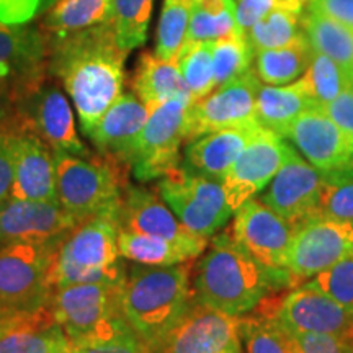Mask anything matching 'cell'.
<instances>
[{"instance_id": "4dcf8cb0", "label": "cell", "mask_w": 353, "mask_h": 353, "mask_svg": "<svg viewBox=\"0 0 353 353\" xmlns=\"http://www.w3.org/2000/svg\"><path fill=\"white\" fill-rule=\"evenodd\" d=\"M303 33L306 34L312 50L334 59L352 76L353 30L316 8L306 7L303 12Z\"/></svg>"}, {"instance_id": "8d00e7d4", "label": "cell", "mask_w": 353, "mask_h": 353, "mask_svg": "<svg viewBox=\"0 0 353 353\" xmlns=\"http://www.w3.org/2000/svg\"><path fill=\"white\" fill-rule=\"evenodd\" d=\"M255 52L245 32H234L213 41V69L216 87L244 76L252 69Z\"/></svg>"}, {"instance_id": "ab89813d", "label": "cell", "mask_w": 353, "mask_h": 353, "mask_svg": "<svg viewBox=\"0 0 353 353\" xmlns=\"http://www.w3.org/2000/svg\"><path fill=\"white\" fill-rule=\"evenodd\" d=\"M193 0H164L156 33V54L175 61L187 41Z\"/></svg>"}, {"instance_id": "7a4b0ae2", "label": "cell", "mask_w": 353, "mask_h": 353, "mask_svg": "<svg viewBox=\"0 0 353 353\" xmlns=\"http://www.w3.org/2000/svg\"><path fill=\"white\" fill-rule=\"evenodd\" d=\"M299 283L288 270H272L223 231L206 247L192 275L193 299L232 316H245L276 291Z\"/></svg>"}, {"instance_id": "6f0895ef", "label": "cell", "mask_w": 353, "mask_h": 353, "mask_svg": "<svg viewBox=\"0 0 353 353\" xmlns=\"http://www.w3.org/2000/svg\"><path fill=\"white\" fill-rule=\"evenodd\" d=\"M352 77H353V70H352Z\"/></svg>"}, {"instance_id": "e0dca14e", "label": "cell", "mask_w": 353, "mask_h": 353, "mask_svg": "<svg viewBox=\"0 0 353 353\" xmlns=\"http://www.w3.org/2000/svg\"><path fill=\"white\" fill-rule=\"evenodd\" d=\"M77 224V219L56 201L10 198L0 208V245L61 244Z\"/></svg>"}, {"instance_id": "6da1fadb", "label": "cell", "mask_w": 353, "mask_h": 353, "mask_svg": "<svg viewBox=\"0 0 353 353\" xmlns=\"http://www.w3.org/2000/svg\"><path fill=\"white\" fill-rule=\"evenodd\" d=\"M48 39V72L59 79L90 134L123 94L128 51L118 44L113 21Z\"/></svg>"}, {"instance_id": "277c9868", "label": "cell", "mask_w": 353, "mask_h": 353, "mask_svg": "<svg viewBox=\"0 0 353 353\" xmlns=\"http://www.w3.org/2000/svg\"><path fill=\"white\" fill-rule=\"evenodd\" d=\"M120 223L112 216H97L77 224L57 245L52 263L56 288L79 283H120L128 268L118 249Z\"/></svg>"}, {"instance_id": "ee69618b", "label": "cell", "mask_w": 353, "mask_h": 353, "mask_svg": "<svg viewBox=\"0 0 353 353\" xmlns=\"http://www.w3.org/2000/svg\"><path fill=\"white\" fill-rule=\"evenodd\" d=\"M50 8V0H0V21L7 25H28L39 12Z\"/></svg>"}, {"instance_id": "83f0119b", "label": "cell", "mask_w": 353, "mask_h": 353, "mask_svg": "<svg viewBox=\"0 0 353 353\" xmlns=\"http://www.w3.org/2000/svg\"><path fill=\"white\" fill-rule=\"evenodd\" d=\"M69 343L48 306L0 335V353H54Z\"/></svg>"}, {"instance_id": "3957f363", "label": "cell", "mask_w": 353, "mask_h": 353, "mask_svg": "<svg viewBox=\"0 0 353 353\" xmlns=\"http://www.w3.org/2000/svg\"><path fill=\"white\" fill-rule=\"evenodd\" d=\"M192 303V267L187 263H134L121 286V314L154 353H162Z\"/></svg>"}, {"instance_id": "bcb514c9", "label": "cell", "mask_w": 353, "mask_h": 353, "mask_svg": "<svg viewBox=\"0 0 353 353\" xmlns=\"http://www.w3.org/2000/svg\"><path fill=\"white\" fill-rule=\"evenodd\" d=\"M276 7H290L283 0H239L236 7V20L242 32L262 20Z\"/></svg>"}, {"instance_id": "44dd1931", "label": "cell", "mask_w": 353, "mask_h": 353, "mask_svg": "<svg viewBox=\"0 0 353 353\" xmlns=\"http://www.w3.org/2000/svg\"><path fill=\"white\" fill-rule=\"evenodd\" d=\"M241 317L193 299L162 353H223L241 343Z\"/></svg>"}, {"instance_id": "db71d44e", "label": "cell", "mask_w": 353, "mask_h": 353, "mask_svg": "<svg viewBox=\"0 0 353 353\" xmlns=\"http://www.w3.org/2000/svg\"><path fill=\"white\" fill-rule=\"evenodd\" d=\"M54 353H76V352H74L72 343H69V345L63 347V348H61V350H57V352H54Z\"/></svg>"}, {"instance_id": "60d3db41", "label": "cell", "mask_w": 353, "mask_h": 353, "mask_svg": "<svg viewBox=\"0 0 353 353\" xmlns=\"http://www.w3.org/2000/svg\"><path fill=\"white\" fill-rule=\"evenodd\" d=\"M317 290L353 312V254L309 280Z\"/></svg>"}, {"instance_id": "8992f818", "label": "cell", "mask_w": 353, "mask_h": 353, "mask_svg": "<svg viewBox=\"0 0 353 353\" xmlns=\"http://www.w3.org/2000/svg\"><path fill=\"white\" fill-rule=\"evenodd\" d=\"M120 283H79L56 288L50 309L74 347L108 337L128 324Z\"/></svg>"}, {"instance_id": "2e32d148", "label": "cell", "mask_w": 353, "mask_h": 353, "mask_svg": "<svg viewBox=\"0 0 353 353\" xmlns=\"http://www.w3.org/2000/svg\"><path fill=\"white\" fill-rule=\"evenodd\" d=\"M273 316L294 335L353 332V312L309 281L278 296Z\"/></svg>"}, {"instance_id": "ac0fdd59", "label": "cell", "mask_w": 353, "mask_h": 353, "mask_svg": "<svg viewBox=\"0 0 353 353\" xmlns=\"http://www.w3.org/2000/svg\"><path fill=\"white\" fill-rule=\"evenodd\" d=\"M322 172L293 149L262 195L265 206L280 214L291 226H301L316 213Z\"/></svg>"}, {"instance_id": "f546056e", "label": "cell", "mask_w": 353, "mask_h": 353, "mask_svg": "<svg viewBox=\"0 0 353 353\" xmlns=\"http://www.w3.org/2000/svg\"><path fill=\"white\" fill-rule=\"evenodd\" d=\"M312 48L301 33L290 44L255 52L254 72L267 85H286L298 81L311 63Z\"/></svg>"}, {"instance_id": "9c48e42d", "label": "cell", "mask_w": 353, "mask_h": 353, "mask_svg": "<svg viewBox=\"0 0 353 353\" xmlns=\"http://www.w3.org/2000/svg\"><path fill=\"white\" fill-rule=\"evenodd\" d=\"M157 192L176 219L190 232L205 239L226 226L234 214L223 183L190 174L183 167L164 176Z\"/></svg>"}, {"instance_id": "1f68e13d", "label": "cell", "mask_w": 353, "mask_h": 353, "mask_svg": "<svg viewBox=\"0 0 353 353\" xmlns=\"http://www.w3.org/2000/svg\"><path fill=\"white\" fill-rule=\"evenodd\" d=\"M241 345L245 353H301L296 335L257 307L241 317Z\"/></svg>"}, {"instance_id": "f5cc1de1", "label": "cell", "mask_w": 353, "mask_h": 353, "mask_svg": "<svg viewBox=\"0 0 353 353\" xmlns=\"http://www.w3.org/2000/svg\"><path fill=\"white\" fill-rule=\"evenodd\" d=\"M223 353H242L241 343H236V345H232L231 348H228V350H224Z\"/></svg>"}, {"instance_id": "816d5d0a", "label": "cell", "mask_w": 353, "mask_h": 353, "mask_svg": "<svg viewBox=\"0 0 353 353\" xmlns=\"http://www.w3.org/2000/svg\"><path fill=\"white\" fill-rule=\"evenodd\" d=\"M283 2L290 7H303L304 2H309V0H283Z\"/></svg>"}, {"instance_id": "7c38bea8", "label": "cell", "mask_w": 353, "mask_h": 353, "mask_svg": "<svg viewBox=\"0 0 353 353\" xmlns=\"http://www.w3.org/2000/svg\"><path fill=\"white\" fill-rule=\"evenodd\" d=\"M262 82L254 69L244 76L216 87L201 100L193 101L188 110V134L192 141L206 132L259 125L255 121V101Z\"/></svg>"}, {"instance_id": "f35d334b", "label": "cell", "mask_w": 353, "mask_h": 353, "mask_svg": "<svg viewBox=\"0 0 353 353\" xmlns=\"http://www.w3.org/2000/svg\"><path fill=\"white\" fill-rule=\"evenodd\" d=\"M154 0H113V26L125 51L143 46L148 39Z\"/></svg>"}, {"instance_id": "b9f144b4", "label": "cell", "mask_w": 353, "mask_h": 353, "mask_svg": "<svg viewBox=\"0 0 353 353\" xmlns=\"http://www.w3.org/2000/svg\"><path fill=\"white\" fill-rule=\"evenodd\" d=\"M74 347V345H72ZM76 353H154L151 348L145 345L143 339L125 324L117 332L108 337L92 341L82 345L74 347Z\"/></svg>"}, {"instance_id": "836d02e7", "label": "cell", "mask_w": 353, "mask_h": 353, "mask_svg": "<svg viewBox=\"0 0 353 353\" xmlns=\"http://www.w3.org/2000/svg\"><path fill=\"white\" fill-rule=\"evenodd\" d=\"M303 7H276L250 26L245 38L254 52L275 50L294 41L303 33Z\"/></svg>"}, {"instance_id": "4fadbf2b", "label": "cell", "mask_w": 353, "mask_h": 353, "mask_svg": "<svg viewBox=\"0 0 353 353\" xmlns=\"http://www.w3.org/2000/svg\"><path fill=\"white\" fill-rule=\"evenodd\" d=\"M291 151L283 136L260 128L221 182L234 213L268 187Z\"/></svg>"}, {"instance_id": "7402d4cb", "label": "cell", "mask_w": 353, "mask_h": 353, "mask_svg": "<svg viewBox=\"0 0 353 353\" xmlns=\"http://www.w3.org/2000/svg\"><path fill=\"white\" fill-rule=\"evenodd\" d=\"M149 110L134 94H121L103 113L88 139L99 149L101 157L130 169L136 141L148 121Z\"/></svg>"}, {"instance_id": "5b68a950", "label": "cell", "mask_w": 353, "mask_h": 353, "mask_svg": "<svg viewBox=\"0 0 353 353\" xmlns=\"http://www.w3.org/2000/svg\"><path fill=\"white\" fill-rule=\"evenodd\" d=\"M54 156L59 205L79 224L97 216H112L120 223L123 190L128 185L125 165L105 157L65 152Z\"/></svg>"}, {"instance_id": "ffe728a7", "label": "cell", "mask_w": 353, "mask_h": 353, "mask_svg": "<svg viewBox=\"0 0 353 353\" xmlns=\"http://www.w3.org/2000/svg\"><path fill=\"white\" fill-rule=\"evenodd\" d=\"M3 136L10 151L15 174L12 198L59 203L54 151L32 132L15 131Z\"/></svg>"}, {"instance_id": "c3c4849f", "label": "cell", "mask_w": 353, "mask_h": 353, "mask_svg": "<svg viewBox=\"0 0 353 353\" xmlns=\"http://www.w3.org/2000/svg\"><path fill=\"white\" fill-rule=\"evenodd\" d=\"M307 7L316 8L353 30V0H309Z\"/></svg>"}, {"instance_id": "cb8c5ba5", "label": "cell", "mask_w": 353, "mask_h": 353, "mask_svg": "<svg viewBox=\"0 0 353 353\" xmlns=\"http://www.w3.org/2000/svg\"><path fill=\"white\" fill-rule=\"evenodd\" d=\"M260 128V125L226 128L188 141L182 157V167L190 174L206 176L221 183Z\"/></svg>"}, {"instance_id": "8fae6325", "label": "cell", "mask_w": 353, "mask_h": 353, "mask_svg": "<svg viewBox=\"0 0 353 353\" xmlns=\"http://www.w3.org/2000/svg\"><path fill=\"white\" fill-rule=\"evenodd\" d=\"M20 131L32 132L54 152L90 156L79 138L72 107L56 85L44 82L19 103Z\"/></svg>"}, {"instance_id": "4316f807", "label": "cell", "mask_w": 353, "mask_h": 353, "mask_svg": "<svg viewBox=\"0 0 353 353\" xmlns=\"http://www.w3.org/2000/svg\"><path fill=\"white\" fill-rule=\"evenodd\" d=\"M316 108L298 81L286 85H262L255 101V121L265 130L283 136L306 110Z\"/></svg>"}, {"instance_id": "603a6c76", "label": "cell", "mask_w": 353, "mask_h": 353, "mask_svg": "<svg viewBox=\"0 0 353 353\" xmlns=\"http://www.w3.org/2000/svg\"><path fill=\"white\" fill-rule=\"evenodd\" d=\"M120 231L164 237L176 242H193L205 237L195 236L176 219L167 203L152 190L128 183L123 190L120 206Z\"/></svg>"}, {"instance_id": "9a60e30c", "label": "cell", "mask_w": 353, "mask_h": 353, "mask_svg": "<svg viewBox=\"0 0 353 353\" xmlns=\"http://www.w3.org/2000/svg\"><path fill=\"white\" fill-rule=\"evenodd\" d=\"M46 72L48 39L41 28L0 21V81L21 100L46 82Z\"/></svg>"}, {"instance_id": "52a82bcc", "label": "cell", "mask_w": 353, "mask_h": 353, "mask_svg": "<svg viewBox=\"0 0 353 353\" xmlns=\"http://www.w3.org/2000/svg\"><path fill=\"white\" fill-rule=\"evenodd\" d=\"M192 97H175L152 108L136 141L130 169L139 182L164 179L182 167L180 145L187 141Z\"/></svg>"}, {"instance_id": "5bb4252c", "label": "cell", "mask_w": 353, "mask_h": 353, "mask_svg": "<svg viewBox=\"0 0 353 353\" xmlns=\"http://www.w3.org/2000/svg\"><path fill=\"white\" fill-rule=\"evenodd\" d=\"M228 231L260 265L272 270H288L286 263L294 229L262 201L252 198L239 206Z\"/></svg>"}, {"instance_id": "f6af8a7d", "label": "cell", "mask_w": 353, "mask_h": 353, "mask_svg": "<svg viewBox=\"0 0 353 353\" xmlns=\"http://www.w3.org/2000/svg\"><path fill=\"white\" fill-rule=\"evenodd\" d=\"M353 143V82L337 99L321 108Z\"/></svg>"}, {"instance_id": "ba28073f", "label": "cell", "mask_w": 353, "mask_h": 353, "mask_svg": "<svg viewBox=\"0 0 353 353\" xmlns=\"http://www.w3.org/2000/svg\"><path fill=\"white\" fill-rule=\"evenodd\" d=\"M57 245L30 242L0 245V303L25 312L50 306Z\"/></svg>"}, {"instance_id": "30bf717a", "label": "cell", "mask_w": 353, "mask_h": 353, "mask_svg": "<svg viewBox=\"0 0 353 353\" xmlns=\"http://www.w3.org/2000/svg\"><path fill=\"white\" fill-rule=\"evenodd\" d=\"M353 254V223L312 216L294 228L286 268L298 283Z\"/></svg>"}, {"instance_id": "7dc6e473", "label": "cell", "mask_w": 353, "mask_h": 353, "mask_svg": "<svg viewBox=\"0 0 353 353\" xmlns=\"http://www.w3.org/2000/svg\"><path fill=\"white\" fill-rule=\"evenodd\" d=\"M20 99L8 83L0 81V134L20 131Z\"/></svg>"}, {"instance_id": "484cf974", "label": "cell", "mask_w": 353, "mask_h": 353, "mask_svg": "<svg viewBox=\"0 0 353 353\" xmlns=\"http://www.w3.org/2000/svg\"><path fill=\"white\" fill-rule=\"evenodd\" d=\"M132 94L149 110L175 97L190 95L175 61L161 59L156 52H141L131 77Z\"/></svg>"}, {"instance_id": "d4e9b609", "label": "cell", "mask_w": 353, "mask_h": 353, "mask_svg": "<svg viewBox=\"0 0 353 353\" xmlns=\"http://www.w3.org/2000/svg\"><path fill=\"white\" fill-rule=\"evenodd\" d=\"M206 247H208V239L176 242L130 231L118 232V249L121 257L132 263L149 265V267L192 262L205 252Z\"/></svg>"}, {"instance_id": "d6986e66", "label": "cell", "mask_w": 353, "mask_h": 353, "mask_svg": "<svg viewBox=\"0 0 353 353\" xmlns=\"http://www.w3.org/2000/svg\"><path fill=\"white\" fill-rule=\"evenodd\" d=\"M285 138L296 145L317 170L332 172L353 167V143L321 108L299 114Z\"/></svg>"}, {"instance_id": "f907efd6", "label": "cell", "mask_w": 353, "mask_h": 353, "mask_svg": "<svg viewBox=\"0 0 353 353\" xmlns=\"http://www.w3.org/2000/svg\"><path fill=\"white\" fill-rule=\"evenodd\" d=\"M32 314H34V312L19 311V309L10 307L7 306V304L0 303V335L8 332V330L15 327V325H19L20 322L28 319Z\"/></svg>"}, {"instance_id": "d590c367", "label": "cell", "mask_w": 353, "mask_h": 353, "mask_svg": "<svg viewBox=\"0 0 353 353\" xmlns=\"http://www.w3.org/2000/svg\"><path fill=\"white\" fill-rule=\"evenodd\" d=\"M175 63L192 97V103L201 100L216 88L213 41H185Z\"/></svg>"}, {"instance_id": "9f6ffc18", "label": "cell", "mask_w": 353, "mask_h": 353, "mask_svg": "<svg viewBox=\"0 0 353 353\" xmlns=\"http://www.w3.org/2000/svg\"><path fill=\"white\" fill-rule=\"evenodd\" d=\"M234 2H239V0H234Z\"/></svg>"}, {"instance_id": "f1b7e54d", "label": "cell", "mask_w": 353, "mask_h": 353, "mask_svg": "<svg viewBox=\"0 0 353 353\" xmlns=\"http://www.w3.org/2000/svg\"><path fill=\"white\" fill-rule=\"evenodd\" d=\"M113 21V0H56L46 10L41 32L57 38Z\"/></svg>"}, {"instance_id": "681fc988", "label": "cell", "mask_w": 353, "mask_h": 353, "mask_svg": "<svg viewBox=\"0 0 353 353\" xmlns=\"http://www.w3.org/2000/svg\"><path fill=\"white\" fill-rule=\"evenodd\" d=\"M13 161L8 151L6 136L0 134V208L12 198L13 190Z\"/></svg>"}, {"instance_id": "d6a6232c", "label": "cell", "mask_w": 353, "mask_h": 353, "mask_svg": "<svg viewBox=\"0 0 353 353\" xmlns=\"http://www.w3.org/2000/svg\"><path fill=\"white\" fill-rule=\"evenodd\" d=\"M239 30L234 0H193L187 41H216Z\"/></svg>"}, {"instance_id": "e575fe53", "label": "cell", "mask_w": 353, "mask_h": 353, "mask_svg": "<svg viewBox=\"0 0 353 353\" xmlns=\"http://www.w3.org/2000/svg\"><path fill=\"white\" fill-rule=\"evenodd\" d=\"M298 82L309 99L314 101L316 108H324L350 85L353 79L341 64L312 50L311 63Z\"/></svg>"}, {"instance_id": "7bdbcfd3", "label": "cell", "mask_w": 353, "mask_h": 353, "mask_svg": "<svg viewBox=\"0 0 353 353\" xmlns=\"http://www.w3.org/2000/svg\"><path fill=\"white\" fill-rule=\"evenodd\" d=\"M301 353H353V332L296 335Z\"/></svg>"}, {"instance_id": "74e56055", "label": "cell", "mask_w": 353, "mask_h": 353, "mask_svg": "<svg viewBox=\"0 0 353 353\" xmlns=\"http://www.w3.org/2000/svg\"><path fill=\"white\" fill-rule=\"evenodd\" d=\"M314 216L353 223V167L322 172Z\"/></svg>"}, {"instance_id": "11a10c76", "label": "cell", "mask_w": 353, "mask_h": 353, "mask_svg": "<svg viewBox=\"0 0 353 353\" xmlns=\"http://www.w3.org/2000/svg\"><path fill=\"white\" fill-rule=\"evenodd\" d=\"M54 2H56V0H50V7H51V6H52V3H54Z\"/></svg>"}]
</instances>
